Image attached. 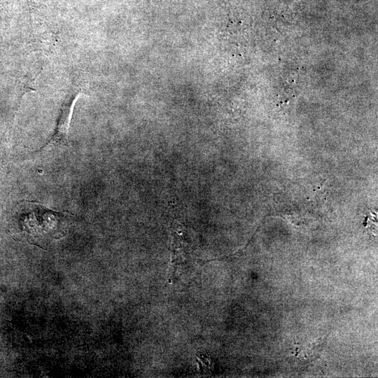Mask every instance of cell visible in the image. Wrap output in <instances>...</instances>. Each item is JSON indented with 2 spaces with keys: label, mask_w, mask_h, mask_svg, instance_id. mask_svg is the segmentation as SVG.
I'll return each mask as SVG.
<instances>
[{
  "label": "cell",
  "mask_w": 378,
  "mask_h": 378,
  "mask_svg": "<svg viewBox=\"0 0 378 378\" xmlns=\"http://www.w3.org/2000/svg\"><path fill=\"white\" fill-rule=\"evenodd\" d=\"M20 217L22 229L30 237L59 238L65 216L50 210L36 202H27L23 205Z\"/></svg>",
  "instance_id": "6da1fadb"
},
{
  "label": "cell",
  "mask_w": 378,
  "mask_h": 378,
  "mask_svg": "<svg viewBox=\"0 0 378 378\" xmlns=\"http://www.w3.org/2000/svg\"><path fill=\"white\" fill-rule=\"evenodd\" d=\"M76 99V97L67 104L64 105L55 132L48 142V144L58 146L68 144V129Z\"/></svg>",
  "instance_id": "7a4b0ae2"
}]
</instances>
